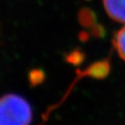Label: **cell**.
<instances>
[{
  "label": "cell",
  "instance_id": "cell-1",
  "mask_svg": "<svg viewBox=\"0 0 125 125\" xmlns=\"http://www.w3.org/2000/svg\"><path fill=\"white\" fill-rule=\"evenodd\" d=\"M32 117L31 104L21 96L8 94L0 97V125H30Z\"/></svg>",
  "mask_w": 125,
  "mask_h": 125
},
{
  "label": "cell",
  "instance_id": "cell-2",
  "mask_svg": "<svg viewBox=\"0 0 125 125\" xmlns=\"http://www.w3.org/2000/svg\"><path fill=\"white\" fill-rule=\"evenodd\" d=\"M108 15L113 20L125 23V0H103Z\"/></svg>",
  "mask_w": 125,
  "mask_h": 125
},
{
  "label": "cell",
  "instance_id": "cell-3",
  "mask_svg": "<svg viewBox=\"0 0 125 125\" xmlns=\"http://www.w3.org/2000/svg\"><path fill=\"white\" fill-rule=\"evenodd\" d=\"M113 44L119 56L125 61V26L115 34L113 39Z\"/></svg>",
  "mask_w": 125,
  "mask_h": 125
}]
</instances>
